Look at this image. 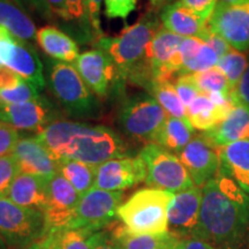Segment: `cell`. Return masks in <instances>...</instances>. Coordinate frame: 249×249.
Here are the masks:
<instances>
[{"mask_svg": "<svg viewBox=\"0 0 249 249\" xmlns=\"http://www.w3.org/2000/svg\"><path fill=\"white\" fill-rule=\"evenodd\" d=\"M176 249H217L210 242L202 240L196 236H188V238H182L178 241Z\"/></svg>", "mask_w": 249, "mask_h": 249, "instance_id": "7dc6e473", "label": "cell"}, {"mask_svg": "<svg viewBox=\"0 0 249 249\" xmlns=\"http://www.w3.org/2000/svg\"><path fill=\"white\" fill-rule=\"evenodd\" d=\"M37 1H38V4H39V0H37ZM39 7H40V4H39ZM40 15H42V8H40Z\"/></svg>", "mask_w": 249, "mask_h": 249, "instance_id": "6f0895ef", "label": "cell"}, {"mask_svg": "<svg viewBox=\"0 0 249 249\" xmlns=\"http://www.w3.org/2000/svg\"><path fill=\"white\" fill-rule=\"evenodd\" d=\"M219 171L249 195V140L219 148Z\"/></svg>", "mask_w": 249, "mask_h": 249, "instance_id": "603a6c76", "label": "cell"}, {"mask_svg": "<svg viewBox=\"0 0 249 249\" xmlns=\"http://www.w3.org/2000/svg\"><path fill=\"white\" fill-rule=\"evenodd\" d=\"M95 249H121V247L120 245L118 244L116 239L113 238V235L105 232L104 236H103L102 240L98 242V245L96 246Z\"/></svg>", "mask_w": 249, "mask_h": 249, "instance_id": "681fc988", "label": "cell"}, {"mask_svg": "<svg viewBox=\"0 0 249 249\" xmlns=\"http://www.w3.org/2000/svg\"><path fill=\"white\" fill-rule=\"evenodd\" d=\"M160 21L165 29L183 38L195 37L205 40L210 35L207 22L187 9L180 0L161 9Z\"/></svg>", "mask_w": 249, "mask_h": 249, "instance_id": "ffe728a7", "label": "cell"}, {"mask_svg": "<svg viewBox=\"0 0 249 249\" xmlns=\"http://www.w3.org/2000/svg\"><path fill=\"white\" fill-rule=\"evenodd\" d=\"M231 101L233 105H245L249 107V64L238 85L231 91Z\"/></svg>", "mask_w": 249, "mask_h": 249, "instance_id": "ee69618b", "label": "cell"}, {"mask_svg": "<svg viewBox=\"0 0 249 249\" xmlns=\"http://www.w3.org/2000/svg\"><path fill=\"white\" fill-rule=\"evenodd\" d=\"M0 121L18 130H36L38 134L50 124L57 121V112L45 97L21 104L1 105Z\"/></svg>", "mask_w": 249, "mask_h": 249, "instance_id": "9a60e30c", "label": "cell"}, {"mask_svg": "<svg viewBox=\"0 0 249 249\" xmlns=\"http://www.w3.org/2000/svg\"><path fill=\"white\" fill-rule=\"evenodd\" d=\"M160 28L155 14H145L118 37H103L97 42V48L110 55L119 79H129L147 88L152 81L149 46Z\"/></svg>", "mask_w": 249, "mask_h": 249, "instance_id": "3957f363", "label": "cell"}, {"mask_svg": "<svg viewBox=\"0 0 249 249\" xmlns=\"http://www.w3.org/2000/svg\"><path fill=\"white\" fill-rule=\"evenodd\" d=\"M219 60L216 52L213 49H211L207 43L202 45V48L198 50L194 58L192 59L188 64L182 67L181 75L182 74H195L200 73V71H204L210 70L217 66V62Z\"/></svg>", "mask_w": 249, "mask_h": 249, "instance_id": "e575fe53", "label": "cell"}, {"mask_svg": "<svg viewBox=\"0 0 249 249\" xmlns=\"http://www.w3.org/2000/svg\"><path fill=\"white\" fill-rule=\"evenodd\" d=\"M53 236H54V231H50L44 238L33 242V244L27 246V247H24L22 249H51L52 241H53Z\"/></svg>", "mask_w": 249, "mask_h": 249, "instance_id": "c3c4849f", "label": "cell"}, {"mask_svg": "<svg viewBox=\"0 0 249 249\" xmlns=\"http://www.w3.org/2000/svg\"><path fill=\"white\" fill-rule=\"evenodd\" d=\"M204 42L207 43L211 49H213V51L216 52L219 58L224 57V55L229 53V52L232 50V48L230 46V44L225 39H223L222 37L217 36L216 34L211 33V31H210V35L207 37V39H205Z\"/></svg>", "mask_w": 249, "mask_h": 249, "instance_id": "bcb514c9", "label": "cell"}, {"mask_svg": "<svg viewBox=\"0 0 249 249\" xmlns=\"http://www.w3.org/2000/svg\"><path fill=\"white\" fill-rule=\"evenodd\" d=\"M97 166L71 160H59V173L74 187L81 197L93 188Z\"/></svg>", "mask_w": 249, "mask_h": 249, "instance_id": "83f0119b", "label": "cell"}, {"mask_svg": "<svg viewBox=\"0 0 249 249\" xmlns=\"http://www.w3.org/2000/svg\"><path fill=\"white\" fill-rule=\"evenodd\" d=\"M247 66V57L238 50L232 49L229 53L219 58L216 67L219 68L225 74L230 86H231V89L233 90L244 75Z\"/></svg>", "mask_w": 249, "mask_h": 249, "instance_id": "d6a6232c", "label": "cell"}, {"mask_svg": "<svg viewBox=\"0 0 249 249\" xmlns=\"http://www.w3.org/2000/svg\"><path fill=\"white\" fill-rule=\"evenodd\" d=\"M0 26L23 40L36 38V26L29 15L14 0H0Z\"/></svg>", "mask_w": 249, "mask_h": 249, "instance_id": "484cf974", "label": "cell"}, {"mask_svg": "<svg viewBox=\"0 0 249 249\" xmlns=\"http://www.w3.org/2000/svg\"><path fill=\"white\" fill-rule=\"evenodd\" d=\"M74 67L88 88L102 97L107 95L111 85L119 79L110 55L98 48L79 54L74 61Z\"/></svg>", "mask_w": 249, "mask_h": 249, "instance_id": "2e32d148", "label": "cell"}, {"mask_svg": "<svg viewBox=\"0 0 249 249\" xmlns=\"http://www.w3.org/2000/svg\"><path fill=\"white\" fill-rule=\"evenodd\" d=\"M249 227V195L218 171L202 187L200 218L193 236L214 247L230 249L240 242Z\"/></svg>", "mask_w": 249, "mask_h": 249, "instance_id": "6da1fadb", "label": "cell"}, {"mask_svg": "<svg viewBox=\"0 0 249 249\" xmlns=\"http://www.w3.org/2000/svg\"><path fill=\"white\" fill-rule=\"evenodd\" d=\"M238 1H241V0H218V2H224V4H233Z\"/></svg>", "mask_w": 249, "mask_h": 249, "instance_id": "11a10c76", "label": "cell"}, {"mask_svg": "<svg viewBox=\"0 0 249 249\" xmlns=\"http://www.w3.org/2000/svg\"><path fill=\"white\" fill-rule=\"evenodd\" d=\"M81 200L74 187L60 173L48 179V204L44 210L48 231H64Z\"/></svg>", "mask_w": 249, "mask_h": 249, "instance_id": "5bb4252c", "label": "cell"}, {"mask_svg": "<svg viewBox=\"0 0 249 249\" xmlns=\"http://www.w3.org/2000/svg\"><path fill=\"white\" fill-rule=\"evenodd\" d=\"M38 97H40L39 90L30 82L22 79L18 86L0 91V105L21 104V103L35 101Z\"/></svg>", "mask_w": 249, "mask_h": 249, "instance_id": "836d02e7", "label": "cell"}, {"mask_svg": "<svg viewBox=\"0 0 249 249\" xmlns=\"http://www.w3.org/2000/svg\"><path fill=\"white\" fill-rule=\"evenodd\" d=\"M177 244H178V242H176V244L171 245V246H170V247H167L166 249H176V246H177Z\"/></svg>", "mask_w": 249, "mask_h": 249, "instance_id": "9f6ffc18", "label": "cell"}, {"mask_svg": "<svg viewBox=\"0 0 249 249\" xmlns=\"http://www.w3.org/2000/svg\"><path fill=\"white\" fill-rule=\"evenodd\" d=\"M36 40L46 54L62 62H74L79 57V46L71 37L54 27L37 30Z\"/></svg>", "mask_w": 249, "mask_h": 249, "instance_id": "d4e9b609", "label": "cell"}, {"mask_svg": "<svg viewBox=\"0 0 249 249\" xmlns=\"http://www.w3.org/2000/svg\"><path fill=\"white\" fill-rule=\"evenodd\" d=\"M179 160L196 187H203L216 177L219 171V149L205 136H194L192 141L178 154Z\"/></svg>", "mask_w": 249, "mask_h": 249, "instance_id": "8fae6325", "label": "cell"}, {"mask_svg": "<svg viewBox=\"0 0 249 249\" xmlns=\"http://www.w3.org/2000/svg\"><path fill=\"white\" fill-rule=\"evenodd\" d=\"M234 105H217L204 93H201L186 108L187 119L195 129L209 132L219 124Z\"/></svg>", "mask_w": 249, "mask_h": 249, "instance_id": "cb8c5ba5", "label": "cell"}, {"mask_svg": "<svg viewBox=\"0 0 249 249\" xmlns=\"http://www.w3.org/2000/svg\"><path fill=\"white\" fill-rule=\"evenodd\" d=\"M183 37L160 27L155 34L149 46L152 81H173L176 76L181 75L182 59L180 54V45Z\"/></svg>", "mask_w": 249, "mask_h": 249, "instance_id": "4fadbf2b", "label": "cell"}, {"mask_svg": "<svg viewBox=\"0 0 249 249\" xmlns=\"http://www.w3.org/2000/svg\"><path fill=\"white\" fill-rule=\"evenodd\" d=\"M22 81V77L11 71L6 66H0V91L7 90L18 86Z\"/></svg>", "mask_w": 249, "mask_h": 249, "instance_id": "f6af8a7d", "label": "cell"}, {"mask_svg": "<svg viewBox=\"0 0 249 249\" xmlns=\"http://www.w3.org/2000/svg\"><path fill=\"white\" fill-rule=\"evenodd\" d=\"M1 65L35 86L39 91L45 87L43 65L35 48L28 40L14 36L2 54Z\"/></svg>", "mask_w": 249, "mask_h": 249, "instance_id": "ac0fdd59", "label": "cell"}, {"mask_svg": "<svg viewBox=\"0 0 249 249\" xmlns=\"http://www.w3.org/2000/svg\"><path fill=\"white\" fill-rule=\"evenodd\" d=\"M39 141L60 160H71L99 166L124 157V143L113 129L105 126L57 120L37 134Z\"/></svg>", "mask_w": 249, "mask_h": 249, "instance_id": "7a4b0ae2", "label": "cell"}, {"mask_svg": "<svg viewBox=\"0 0 249 249\" xmlns=\"http://www.w3.org/2000/svg\"><path fill=\"white\" fill-rule=\"evenodd\" d=\"M174 87H176L177 92H178L179 97L181 99L182 104L185 105L186 108L194 102L196 97H198L202 93L201 90L198 89L197 85H196L193 74H182V75H179L177 77Z\"/></svg>", "mask_w": 249, "mask_h": 249, "instance_id": "74e56055", "label": "cell"}, {"mask_svg": "<svg viewBox=\"0 0 249 249\" xmlns=\"http://www.w3.org/2000/svg\"><path fill=\"white\" fill-rule=\"evenodd\" d=\"M48 233L43 211L21 207L0 196V236L7 246L22 249Z\"/></svg>", "mask_w": 249, "mask_h": 249, "instance_id": "8992f818", "label": "cell"}, {"mask_svg": "<svg viewBox=\"0 0 249 249\" xmlns=\"http://www.w3.org/2000/svg\"><path fill=\"white\" fill-rule=\"evenodd\" d=\"M67 5L68 9H70L71 21L79 26L83 40L92 39L95 36L92 34L88 18H87L85 0H67Z\"/></svg>", "mask_w": 249, "mask_h": 249, "instance_id": "8d00e7d4", "label": "cell"}, {"mask_svg": "<svg viewBox=\"0 0 249 249\" xmlns=\"http://www.w3.org/2000/svg\"><path fill=\"white\" fill-rule=\"evenodd\" d=\"M12 155L17 158L21 173L34 174L46 179L59 173V160L37 136L18 140Z\"/></svg>", "mask_w": 249, "mask_h": 249, "instance_id": "d6986e66", "label": "cell"}, {"mask_svg": "<svg viewBox=\"0 0 249 249\" xmlns=\"http://www.w3.org/2000/svg\"><path fill=\"white\" fill-rule=\"evenodd\" d=\"M20 140L18 130L0 121V157L11 155Z\"/></svg>", "mask_w": 249, "mask_h": 249, "instance_id": "b9f144b4", "label": "cell"}, {"mask_svg": "<svg viewBox=\"0 0 249 249\" xmlns=\"http://www.w3.org/2000/svg\"><path fill=\"white\" fill-rule=\"evenodd\" d=\"M139 0H104L105 14L108 18H126L135 11Z\"/></svg>", "mask_w": 249, "mask_h": 249, "instance_id": "ab89813d", "label": "cell"}, {"mask_svg": "<svg viewBox=\"0 0 249 249\" xmlns=\"http://www.w3.org/2000/svg\"><path fill=\"white\" fill-rule=\"evenodd\" d=\"M204 134L218 149L242 140H249V107L234 105L222 123Z\"/></svg>", "mask_w": 249, "mask_h": 249, "instance_id": "7402d4cb", "label": "cell"}, {"mask_svg": "<svg viewBox=\"0 0 249 249\" xmlns=\"http://www.w3.org/2000/svg\"><path fill=\"white\" fill-rule=\"evenodd\" d=\"M49 85L67 114L74 118H96L99 103L80 76L74 65L53 62L49 70Z\"/></svg>", "mask_w": 249, "mask_h": 249, "instance_id": "5b68a950", "label": "cell"}, {"mask_svg": "<svg viewBox=\"0 0 249 249\" xmlns=\"http://www.w3.org/2000/svg\"><path fill=\"white\" fill-rule=\"evenodd\" d=\"M147 167L140 156L107 160L97 166L93 188L107 192H124L144 182Z\"/></svg>", "mask_w": 249, "mask_h": 249, "instance_id": "7c38bea8", "label": "cell"}, {"mask_svg": "<svg viewBox=\"0 0 249 249\" xmlns=\"http://www.w3.org/2000/svg\"><path fill=\"white\" fill-rule=\"evenodd\" d=\"M194 138V127L188 119L169 117L156 136V144L171 152L179 154Z\"/></svg>", "mask_w": 249, "mask_h": 249, "instance_id": "4316f807", "label": "cell"}, {"mask_svg": "<svg viewBox=\"0 0 249 249\" xmlns=\"http://www.w3.org/2000/svg\"><path fill=\"white\" fill-rule=\"evenodd\" d=\"M139 156L147 167L144 182L151 188L177 194L195 186L178 156L160 145L148 143Z\"/></svg>", "mask_w": 249, "mask_h": 249, "instance_id": "52a82bcc", "label": "cell"}, {"mask_svg": "<svg viewBox=\"0 0 249 249\" xmlns=\"http://www.w3.org/2000/svg\"><path fill=\"white\" fill-rule=\"evenodd\" d=\"M187 9L207 22L213 13L218 0H180Z\"/></svg>", "mask_w": 249, "mask_h": 249, "instance_id": "7bdbcfd3", "label": "cell"}, {"mask_svg": "<svg viewBox=\"0 0 249 249\" xmlns=\"http://www.w3.org/2000/svg\"><path fill=\"white\" fill-rule=\"evenodd\" d=\"M174 2V0H150V4L154 8L156 9H163L164 7H166L167 5L172 4Z\"/></svg>", "mask_w": 249, "mask_h": 249, "instance_id": "816d5d0a", "label": "cell"}, {"mask_svg": "<svg viewBox=\"0 0 249 249\" xmlns=\"http://www.w3.org/2000/svg\"><path fill=\"white\" fill-rule=\"evenodd\" d=\"M105 231H91V230H66L61 231V249H95L102 240Z\"/></svg>", "mask_w": 249, "mask_h": 249, "instance_id": "1f68e13d", "label": "cell"}, {"mask_svg": "<svg viewBox=\"0 0 249 249\" xmlns=\"http://www.w3.org/2000/svg\"><path fill=\"white\" fill-rule=\"evenodd\" d=\"M60 235H61V231H54V236H53V241H52V245H51V249H61Z\"/></svg>", "mask_w": 249, "mask_h": 249, "instance_id": "f5cc1de1", "label": "cell"}, {"mask_svg": "<svg viewBox=\"0 0 249 249\" xmlns=\"http://www.w3.org/2000/svg\"><path fill=\"white\" fill-rule=\"evenodd\" d=\"M202 188L192 187L174 194L167 213L169 232L178 238H188L194 234L200 218Z\"/></svg>", "mask_w": 249, "mask_h": 249, "instance_id": "e0dca14e", "label": "cell"}, {"mask_svg": "<svg viewBox=\"0 0 249 249\" xmlns=\"http://www.w3.org/2000/svg\"><path fill=\"white\" fill-rule=\"evenodd\" d=\"M167 113L152 96L139 93L124 103L119 112V126L130 139L154 143Z\"/></svg>", "mask_w": 249, "mask_h": 249, "instance_id": "ba28073f", "label": "cell"}, {"mask_svg": "<svg viewBox=\"0 0 249 249\" xmlns=\"http://www.w3.org/2000/svg\"><path fill=\"white\" fill-rule=\"evenodd\" d=\"M174 194L157 188L135 192L118 209V218L129 234H161L169 232L167 213Z\"/></svg>", "mask_w": 249, "mask_h": 249, "instance_id": "277c9868", "label": "cell"}, {"mask_svg": "<svg viewBox=\"0 0 249 249\" xmlns=\"http://www.w3.org/2000/svg\"><path fill=\"white\" fill-rule=\"evenodd\" d=\"M14 203L44 213L48 204V179L34 174L20 173L6 193Z\"/></svg>", "mask_w": 249, "mask_h": 249, "instance_id": "44dd1931", "label": "cell"}, {"mask_svg": "<svg viewBox=\"0 0 249 249\" xmlns=\"http://www.w3.org/2000/svg\"><path fill=\"white\" fill-rule=\"evenodd\" d=\"M0 107H1V105H0Z\"/></svg>", "mask_w": 249, "mask_h": 249, "instance_id": "680465c9", "label": "cell"}, {"mask_svg": "<svg viewBox=\"0 0 249 249\" xmlns=\"http://www.w3.org/2000/svg\"><path fill=\"white\" fill-rule=\"evenodd\" d=\"M123 192H107L92 188L81 197L66 230L86 229L98 232L114 222L123 201Z\"/></svg>", "mask_w": 249, "mask_h": 249, "instance_id": "9c48e42d", "label": "cell"}, {"mask_svg": "<svg viewBox=\"0 0 249 249\" xmlns=\"http://www.w3.org/2000/svg\"><path fill=\"white\" fill-rule=\"evenodd\" d=\"M147 90L158 102V104L164 108L167 116L186 119V107L182 104L172 81L154 80L149 83Z\"/></svg>", "mask_w": 249, "mask_h": 249, "instance_id": "f546056e", "label": "cell"}, {"mask_svg": "<svg viewBox=\"0 0 249 249\" xmlns=\"http://www.w3.org/2000/svg\"><path fill=\"white\" fill-rule=\"evenodd\" d=\"M14 1L23 9H29V11L37 12L40 14V7L37 0H14Z\"/></svg>", "mask_w": 249, "mask_h": 249, "instance_id": "f907efd6", "label": "cell"}, {"mask_svg": "<svg viewBox=\"0 0 249 249\" xmlns=\"http://www.w3.org/2000/svg\"><path fill=\"white\" fill-rule=\"evenodd\" d=\"M112 235L120 245L121 249H166L180 240V238L170 232L161 234L133 235L129 234L124 226L114 230Z\"/></svg>", "mask_w": 249, "mask_h": 249, "instance_id": "f1b7e54d", "label": "cell"}, {"mask_svg": "<svg viewBox=\"0 0 249 249\" xmlns=\"http://www.w3.org/2000/svg\"><path fill=\"white\" fill-rule=\"evenodd\" d=\"M42 8V17L57 18L66 23H71L67 0H39Z\"/></svg>", "mask_w": 249, "mask_h": 249, "instance_id": "f35d334b", "label": "cell"}, {"mask_svg": "<svg viewBox=\"0 0 249 249\" xmlns=\"http://www.w3.org/2000/svg\"><path fill=\"white\" fill-rule=\"evenodd\" d=\"M21 173L17 158L13 155L0 157V196H5L15 178Z\"/></svg>", "mask_w": 249, "mask_h": 249, "instance_id": "d590c367", "label": "cell"}, {"mask_svg": "<svg viewBox=\"0 0 249 249\" xmlns=\"http://www.w3.org/2000/svg\"><path fill=\"white\" fill-rule=\"evenodd\" d=\"M196 85L202 93H223L226 97L231 98V86L225 74L218 67L193 74Z\"/></svg>", "mask_w": 249, "mask_h": 249, "instance_id": "4dcf8cb0", "label": "cell"}, {"mask_svg": "<svg viewBox=\"0 0 249 249\" xmlns=\"http://www.w3.org/2000/svg\"><path fill=\"white\" fill-rule=\"evenodd\" d=\"M103 1L104 0H85L87 18H88L92 34L97 42L103 38V30L101 26V8Z\"/></svg>", "mask_w": 249, "mask_h": 249, "instance_id": "60d3db41", "label": "cell"}, {"mask_svg": "<svg viewBox=\"0 0 249 249\" xmlns=\"http://www.w3.org/2000/svg\"><path fill=\"white\" fill-rule=\"evenodd\" d=\"M207 24L211 33L225 39L231 48L240 52L249 49V0L218 2Z\"/></svg>", "mask_w": 249, "mask_h": 249, "instance_id": "30bf717a", "label": "cell"}, {"mask_svg": "<svg viewBox=\"0 0 249 249\" xmlns=\"http://www.w3.org/2000/svg\"><path fill=\"white\" fill-rule=\"evenodd\" d=\"M0 249H7V244H6L1 236H0Z\"/></svg>", "mask_w": 249, "mask_h": 249, "instance_id": "db71d44e", "label": "cell"}]
</instances>
